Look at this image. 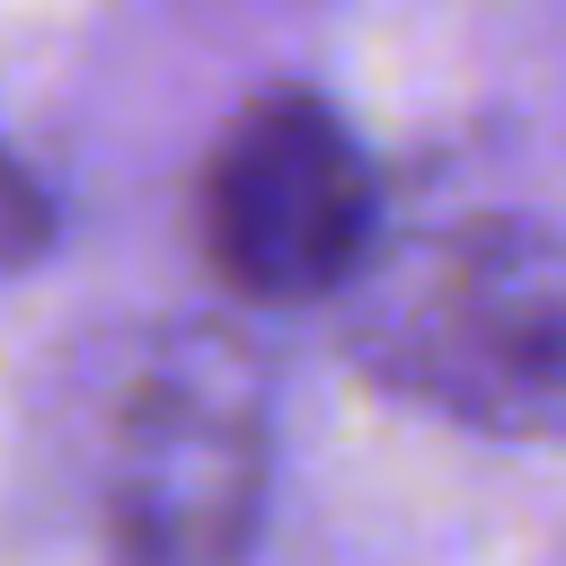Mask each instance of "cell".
<instances>
[{
  "label": "cell",
  "instance_id": "cell-2",
  "mask_svg": "<svg viewBox=\"0 0 566 566\" xmlns=\"http://www.w3.org/2000/svg\"><path fill=\"white\" fill-rule=\"evenodd\" d=\"M195 221H203L212 274L239 301L301 310V301H336L371 265L380 186H371V159L327 97L265 88L203 150Z\"/></svg>",
  "mask_w": 566,
  "mask_h": 566
},
{
  "label": "cell",
  "instance_id": "cell-3",
  "mask_svg": "<svg viewBox=\"0 0 566 566\" xmlns=\"http://www.w3.org/2000/svg\"><path fill=\"white\" fill-rule=\"evenodd\" d=\"M265 513V389L239 345L177 336L115 416L106 539L124 566H239Z\"/></svg>",
  "mask_w": 566,
  "mask_h": 566
},
{
  "label": "cell",
  "instance_id": "cell-1",
  "mask_svg": "<svg viewBox=\"0 0 566 566\" xmlns=\"http://www.w3.org/2000/svg\"><path fill=\"white\" fill-rule=\"evenodd\" d=\"M345 345L371 380L451 424L566 442V230L469 221L416 239L363 292Z\"/></svg>",
  "mask_w": 566,
  "mask_h": 566
},
{
  "label": "cell",
  "instance_id": "cell-4",
  "mask_svg": "<svg viewBox=\"0 0 566 566\" xmlns=\"http://www.w3.org/2000/svg\"><path fill=\"white\" fill-rule=\"evenodd\" d=\"M53 248V203H44V186L18 168V150L0 142V274L9 265H35Z\"/></svg>",
  "mask_w": 566,
  "mask_h": 566
}]
</instances>
